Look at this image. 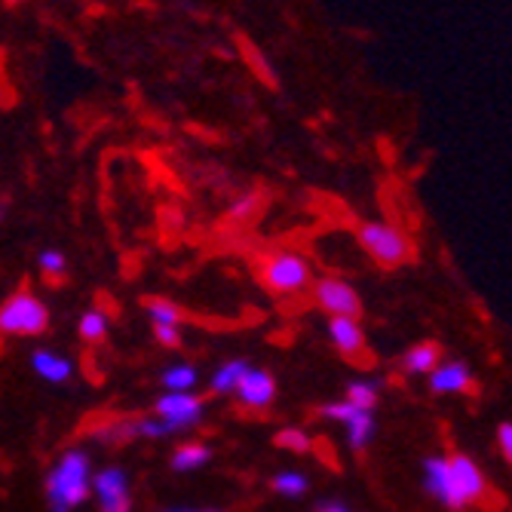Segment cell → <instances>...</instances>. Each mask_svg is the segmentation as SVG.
Instances as JSON below:
<instances>
[{"label":"cell","instance_id":"1","mask_svg":"<svg viewBox=\"0 0 512 512\" xmlns=\"http://www.w3.org/2000/svg\"><path fill=\"white\" fill-rule=\"evenodd\" d=\"M424 488L445 509H463L467 503L482 500V494H485V476L476 467V460H470L467 454L430 457L424 463Z\"/></svg>","mask_w":512,"mask_h":512},{"label":"cell","instance_id":"2","mask_svg":"<svg viewBox=\"0 0 512 512\" xmlns=\"http://www.w3.org/2000/svg\"><path fill=\"white\" fill-rule=\"evenodd\" d=\"M92 491V470L83 451H68L59 457L56 467L46 473V497L53 512H71Z\"/></svg>","mask_w":512,"mask_h":512},{"label":"cell","instance_id":"3","mask_svg":"<svg viewBox=\"0 0 512 512\" xmlns=\"http://www.w3.org/2000/svg\"><path fill=\"white\" fill-rule=\"evenodd\" d=\"M359 243L362 249L375 258L381 267H399L411 258V243L399 227L384 221H368L359 227Z\"/></svg>","mask_w":512,"mask_h":512},{"label":"cell","instance_id":"4","mask_svg":"<svg viewBox=\"0 0 512 512\" xmlns=\"http://www.w3.org/2000/svg\"><path fill=\"white\" fill-rule=\"evenodd\" d=\"M50 325V310L31 292H16L0 307V332L4 335H40Z\"/></svg>","mask_w":512,"mask_h":512},{"label":"cell","instance_id":"5","mask_svg":"<svg viewBox=\"0 0 512 512\" xmlns=\"http://www.w3.org/2000/svg\"><path fill=\"white\" fill-rule=\"evenodd\" d=\"M264 283L273 292H301L310 283V264L301 255H273L264 264Z\"/></svg>","mask_w":512,"mask_h":512},{"label":"cell","instance_id":"6","mask_svg":"<svg viewBox=\"0 0 512 512\" xmlns=\"http://www.w3.org/2000/svg\"><path fill=\"white\" fill-rule=\"evenodd\" d=\"M154 414L172 433L188 430L203 417V399L194 393H166L154 402Z\"/></svg>","mask_w":512,"mask_h":512},{"label":"cell","instance_id":"7","mask_svg":"<svg viewBox=\"0 0 512 512\" xmlns=\"http://www.w3.org/2000/svg\"><path fill=\"white\" fill-rule=\"evenodd\" d=\"M313 295L325 313H332V319H356L362 313V301H359L356 289L350 283H344V279H332V276L319 279Z\"/></svg>","mask_w":512,"mask_h":512},{"label":"cell","instance_id":"8","mask_svg":"<svg viewBox=\"0 0 512 512\" xmlns=\"http://www.w3.org/2000/svg\"><path fill=\"white\" fill-rule=\"evenodd\" d=\"M92 491L99 497L102 512H129V479L120 467H108L99 476H92Z\"/></svg>","mask_w":512,"mask_h":512},{"label":"cell","instance_id":"9","mask_svg":"<svg viewBox=\"0 0 512 512\" xmlns=\"http://www.w3.org/2000/svg\"><path fill=\"white\" fill-rule=\"evenodd\" d=\"M234 393L249 408H267L276 396V381H273V375H267V371H261V368H249Z\"/></svg>","mask_w":512,"mask_h":512},{"label":"cell","instance_id":"10","mask_svg":"<svg viewBox=\"0 0 512 512\" xmlns=\"http://www.w3.org/2000/svg\"><path fill=\"white\" fill-rule=\"evenodd\" d=\"M433 393H467L473 390V375L463 362H442L430 375Z\"/></svg>","mask_w":512,"mask_h":512},{"label":"cell","instance_id":"11","mask_svg":"<svg viewBox=\"0 0 512 512\" xmlns=\"http://www.w3.org/2000/svg\"><path fill=\"white\" fill-rule=\"evenodd\" d=\"M31 368L46 381V384H68L74 375V365L68 356L53 353V350H34L31 356Z\"/></svg>","mask_w":512,"mask_h":512},{"label":"cell","instance_id":"12","mask_svg":"<svg viewBox=\"0 0 512 512\" xmlns=\"http://www.w3.org/2000/svg\"><path fill=\"white\" fill-rule=\"evenodd\" d=\"M329 338L347 359H356L365 350V335L356 319H329Z\"/></svg>","mask_w":512,"mask_h":512},{"label":"cell","instance_id":"13","mask_svg":"<svg viewBox=\"0 0 512 512\" xmlns=\"http://www.w3.org/2000/svg\"><path fill=\"white\" fill-rule=\"evenodd\" d=\"M442 365V350L433 341L414 344L405 356H402V368L408 375H433V371Z\"/></svg>","mask_w":512,"mask_h":512},{"label":"cell","instance_id":"14","mask_svg":"<svg viewBox=\"0 0 512 512\" xmlns=\"http://www.w3.org/2000/svg\"><path fill=\"white\" fill-rule=\"evenodd\" d=\"M212 460V451L200 442H188V445H181L175 454H172V470L175 473H194L200 467H206V463Z\"/></svg>","mask_w":512,"mask_h":512},{"label":"cell","instance_id":"15","mask_svg":"<svg viewBox=\"0 0 512 512\" xmlns=\"http://www.w3.org/2000/svg\"><path fill=\"white\" fill-rule=\"evenodd\" d=\"M347 430V442L353 451H362L371 439H375V414H365V411H356L350 421L344 424Z\"/></svg>","mask_w":512,"mask_h":512},{"label":"cell","instance_id":"16","mask_svg":"<svg viewBox=\"0 0 512 512\" xmlns=\"http://www.w3.org/2000/svg\"><path fill=\"white\" fill-rule=\"evenodd\" d=\"M252 365L246 359H234V362H224L215 375H212V390L215 393H234L243 381V375L249 371Z\"/></svg>","mask_w":512,"mask_h":512},{"label":"cell","instance_id":"17","mask_svg":"<svg viewBox=\"0 0 512 512\" xmlns=\"http://www.w3.org/2000/svg\"><path fill=\"white\" fill-rule=\"evenodd\" d=\"M160 381L169 393H191V387L197 384V368L194 365H172L163 371Z\"/></svg>","mask_w":512,"mask_h":512},{"label":"cell","instance_id":"18","mask_svg":"<svg viewBox=\"0 0 512 512\" xmlns=\"http://www.w3.org/2000/svg\"><path fill=\"white\" fill-rule=\"evenodd\" d=\"M344 402H347V405H353L356 411L371 414V411H375V405H378V384L353 381V384L347 387V399H344Z\"/></svg>","mask_w":512,"mask_h":512},{"label":"cell","instance_id":"19","mask_svg":"<svg viewBox=\"0 0 512 512\" xmlns=\"http://www.w3.org/2000/svg\"><path fill=\"white\" fill-rule=\"evenodd\" d=\"M108 335V316L102 310H86L83 319H80V338L96 344Z\"/></svg>","mask_w":512,"mask_h":512},{"label":"cell","instance_id":"20","mask_svg":"<svg viewBox=\"0 0 512 512\" xmlns=\"http://www.w3.org/2000/svg\"><path fill=\"white\" fill-rule=\"evenodd\" d=\"M270 488H273L276 494H283V497H298V494H304V491L310 488V482H307L304 473L286 470V473H276V476H273Z\"/></svg>","mask_w":512,"mask_h":512},{"label":"cell","instance_id":"21","mask_svg":"<svg viewBox=\"0 0 512 512\" xmlns=\"http://www.w3.org/2000/svg\"><path fill=\"white\" fill-rule=\"evenodd\" d=\"M145 307H148L154 325H178L181 322V310L172 301H166V298H151Z\"/></svg>","mask_w":512,"mask_h":512},{"label":"cell","instance_id":"22","mask_svg":"<svg viewBox=\"0 0 512 512\" xmlns=\"http://www.w3.org/2000/svg\"><path fill=\"white\" fill-rule=\"evenodd\" d=\"M276 442L283 448H289V451H310V445H313V439L304 430H283L276 436Z\"/></svg>","mask_w":512,"mask_h":512},{"label":"cell","instance_id":"23","mask_svg":"<svg viewBox=\"0 0 512 512\" xmlns=\"http://www.w3.org/2000/svg\"><path fill=\"white\" fill-rule=\"evenodd\" d=\"M40 267H43V273H50V276H62L65 273V267H68V261H65V255L62 252H56V249H46V252H40Z\"/></svg>","mask_w":512,"mask_h":512},{"label":"cell","instance_id":"24","mask_svg":"<svg viewBox=\"0 0 512 512\" xmlns=\"http://www.w3.org/2000/svg\"><path fill=\"white\" fill-rule=\"evenodd\" d=\"M497 445H500V454L506 457V463H512V424L497 427Z\"/></svg>","mask_w":512,"mask_h":512},{"label":"cell","instance_id":"25","mask_svg":"<svg viewBox=\"0 0 512 512\" xmlns=\"http://www.w3.org/2000/svg\"><path fill=\"white\" fill-rule=\"evenodd\" d=\"M154 332H157L160 344H166V347H178V344H181L178 325H154Z\"/></svg>","mask_w":512,"mask_h":512},{"label":"cell","instance_id":"26","mask_svg":"<svg viewBox=\"0 0 512 512\" xmlns=\"http://www.w3.org/2000/svg\"><path fill=\"white\" fill-rule=\"evenodd\" d=\"M252 209H255V197H243L240 203H234V209H230V215H234V218H246Z\"/></svg>","mask_w":512,"mask_h":512},{"label":"cell","instance_id":"27","mask_svg":"<svg viewBox=\"0 0 512 512\" xmlns=\"http://www.w3.org/2000/svg\"><path fill=\"white\" fill-rule=\"evenodd\" d=\"M322 512H350V509H347V506H338V503H335V506H329V509H322Z\"/></svg>","mask_w":512,"mask_h":512},{"label":"cell","instance_id":"28","mask_svg":"<svg viewBox=\"0 0 512 512\" xmlns=\"http://www.w3.org/2000/svg\"><path fill=\"white\" fill-rule=\"evenodd\" d=\"M172 512H188V509H172Z\"/></svg>","mask_w":512,"mask_h":512}]
</instances>
